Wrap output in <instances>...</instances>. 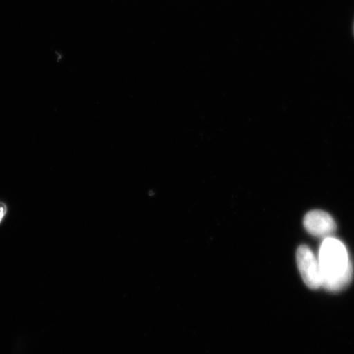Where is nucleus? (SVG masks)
I'll return each instance as SVG.
<instances>
[{
  "label": "nucleus",
  "instance_id": "obj_1",
  "mask_svg": "<svg viewBox=\"0 0 354 354\" xmlns=\"http://www.w3.org/2000/svg\"><path fill=\"white\" fill-rule=\"evenodd\" d=\"M322 286L331 292L346 287L353 278V264L344 243L334 237L322 241L319 250Z\"/></svg>",
  "mask_w": 354,
  "mask_h": 354
},
{
  "label": "nucleus",
  "instance_id": "obj_2",
  "mask_svg": "<svg viewBox=\"0 0 354 354\" xmlns=\"http://www.w3.org/2000/svg\"><path fill=\"white\" fill-rule=\"evenodd\" d=\"M298 268L303 280L310 289L317 290L322 286L319 262L307 245H301L296 253Z\"/></svg>",
  "mask_w": 354,
  "mask_h": 354
},
{
  "label": "nucleus",
  "instance_id": "obj_3",
  "mask_svg": "<svg viewBox=\"0 0 354 354\" xmlns=\"http://www.w3.org/2000/svg\"><path fill=\"white\" fill-rule=\"evenodd\" d=\"M304 225L312 236L316 237H331L336 230V223L332 216L321 210L309 212L304 216Z\"/></svg>",
  "mask_w": 354,
  "mask_h": 354
},
{
  "label": "nucleus",
  "instance_id": "obj_4",
  "mask_svg": "<svg viewBox=\"0 0 354 354\" xmlns=\"http://www.w3.org/2000/svg\"><path fill=\"white\" fill-rule=\"evenodd\" d=\"M6 212L7 206L6 205V203L0 202V223H1V221H3L4 216L6 215Z\"/></svg>",
  "mask_w": 354,
  "mask_h": 354
}]
</instances>
